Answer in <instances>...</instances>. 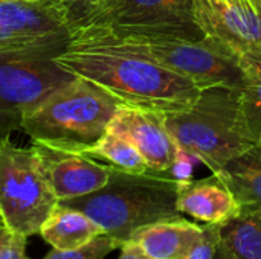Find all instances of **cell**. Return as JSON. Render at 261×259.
<instances>
[{
    "instance_id": "6da1fadb",
    "label": "cell",
    "mask_w": 261,
    "mask_h": 259,
    "mask_svg": "<svg viewBox=\"0 0 261 259\" xmlns=\"http://www.w3.org/2000/svg\"><path fill=\"white\" fill-rule=\"evenodd\" d=\"M55 61L69 73L101 85L122 104L159 113L187 110L200 95L191 79L127 49L96 26L72 29Z\"/></svg>"
},
{
    "instance_id": "7a4b0ae2",
    "label": "cell",
    "mask_w": 261,
    "mask_h": 259,
    "mask_svg": "<svg viewBox=\"0 0 261 259\" xmlns=\"http://www.w3.org/2000/svg\"><path fill=\"white\" fill-rule=\"evenodd\" d=\"M177 188L179 182L168 172L136 174L110 165V176L102 188L58 203L81 211L122 246L144 226L182 217Z\"/></svg>"
},
{
    "instance_id": "3957f363",
    "label": "cell",
    "mask_w": 261,
    "mask_h": 259,
    "mask_svg": "<svg viewBox=\"0 0 261 259\" xmlns=\"http://www.w3.org/2000/svg\"><path fill=\"white\" fill-rule=\"evenodd\" d=\"M121 105L101 85L75 76L24 114L20 128L32 142L84 154L104 136Z\"/></svg>"
},
{
    "instance_id": "277c9868",
    "label": "cell",
    "mask_w": 261,
    "mask_h": 259,
    "mask_svg": "<svg viewBox=\"0 0 261 259\" xmlns=\"http://www.w3.org/2000/svg\"><path fill=\"white\" fill-rule=\"evenodd\" d=\"M239 96L240 89L206 87L200 90L193 107L164 113L165 125L177 147L213 174L255 143L243 124Z\"/></svg>"
},
{
    "instance_id": "5b68a950",
    "label": "cell",
    "mask_w": 261,
    "mask_h": 259,
    "mask_svg": "<svg viewBox=\"0 0 261 259\" xmlns=\"http://www.w3.org/2000/svg\"><path fill=\"white\" fill-rule=\"evenodd\" d=\"M58 202L35 151L0 137L2 224L24 237L40 234Z\"/></svg>"
},
{
    "instance_id": "8992f818",
    "label": "cell",
    "mask_w": 261,
    "mask_h": 259,
    "mask_svg": "<svg viewBox=\"0 0 261 259\" xmlns=\"http://www.w3.org/2000/svg\"><path fill=\"white\" fill-rule=\"evenodd\" d=\"M107 31L127 49L191 79L200 90L214 85L242 89L246 75L211 40L188 41L147 35L128 27L96 26Z\"/></svg>"
},
{
    "instance_id": "52a82bcc",
    "label": "cell",
    "mask_w": 261,
    "mask_h": 259,
    "mask_svg": "<svg viewBox=\"0 0 261 259\" xmlns=\"http://www.w3.org/2000/svg\"><path fill=\"white\" fill-rule=\"evenodd\" d=\"M57 50L0 55V137L20 128L24 114L75 75L57 61Z\"/></svg>"
},
{
    "instance_id": "ba28073f",
    "label": "cell",
    "mask_w": 261,
    "mask_h": 259,
    "mask_svg": "<svg viewBox=\"0 0 261 259\" xmlns=\"http://www.w3.org/2000/svg\"><path fill=\"white\" fill-rule=\"evenodd\" d=\"M205 37L234 60L245 75L261 73V3L258 0H194Z\"/></svg>"
},
{
    "instance_id": "9c48e42d",
    "label": "cell",
    "mask_w": 261,
    "mask_h": 259,
    "mask_svg": "<svg viewBox=\"0 0 261 259\" xmlns=\"http://www.w3.org/2000/svg\"><path fill=\"white\" fill-rule=\"evenodd\" d=\"M128 27L147 35L202 41L194 0H104L76 27Z\"/></svg>"
},
{
    "instance_id": "30bf717a",
    "label": "cell",
    "mask_w": 261,
    "mask_h": 259,
    "mask_svg": "<svg viewBox=\"0 0 261 259\" xmlns=\"http://www.w3.org/2000/svg\"><path fill=\"white\" fill-rule=\"evenodd\" d=\"M69 37L64 0H0V55L61 52Z\"/></svg>"
},
{
    "instance_id": "8fae6325",
    "label": "cell",
    "mask_w": 261,
    "mask_h": 259,
    "mask_svg": "<svg viewBox=\"0 0 261 259\" xmlns=\"http://www.w3.org/2000/svg\"><path fill=\"white\" fill-rule=\"evenodd\" d=\"M130 140L144 157L151 172H167L174 165L180 148L170 134L164 113L122 104L109 125Z\"/></svg>"
},
{
    "instance_id": "7c38bea8",
    "label": "cell",
    "mask_w": 261,
    "mask_h": 259,
    "mask_svg": "<svg viewBox=\"0 0 261 259\" xmlns=\"http://www.w3.org/2000/svg\"><path fill=\"white\" fill-rule=\"evenodd\" d=\"M31 148L35 151L58 200L90 194L109 180L110 165H101L83 153L54 148L40 142H32Z\"/></svg>"
},
{
    "instance_id": "4fadbf2b",
    "label": "cell",
    "mask_w": 261,
    "mask_h": 259,
    "mask_svg": "<svg viewBox=\"0 0 261 259\" xmlns=\"http://www.w3.org/2000/svg\"><path fill=\"white\" fill-rule=\"evenodd\" d=\"M177 209L205 224H223L242 211L239 202L223 180L213 174L199 180L180 182L177 188Z\"/></svg>"
},
{
    "instance_id": "5bb4252c",
    "label": "cell",
    "mask_w": 261,
    "mask_h": 259,
    "mask_svg": "<svg viewBox=\"0 0 261 259\" xmlns=\"http://www.w3.org/2000/svg\"><path fill=\"white\" fill-rule=\"evenodd\" d=\"M203 235V226L184 217L141 227L130 241L138 243L153 259H185Z\"/></svg>"
},
{
    "instance_id": "9a60e30c",
    "label": "cell",
    "mask_w": 261,
    "mask_h": 259,
    "mask_svg": "<svg viewBox=\"0 0 261 259\" xmlns=\"http://www.w3.org/2000/svg\"><path fill=\"white\" fill-rule=\"evenodd\" d=\"M216 176L234 194L242 211H261V142L231 159Z\"/></svg>"
},
{
    "instance_id": "2e32d148",
    "label": "cell",
    "mask_w": 261,
    "mask_h": 259,
    "mask_svg": "<svg viewBox=\"0 0 261 259\" xmlns=\"http://www.w3.org/2000/svg\"><path fill=\"white\" fill-rule=\"evenodd\" d=\"M101 234H104L102 229L86 214L60 203L40 231L43 240L58 250L76 249Z\"/></svg>"
},
{
    "instance_id": "e0dca14e",
    "label": "cell",
    "mask_w": 261,
    "mask_h": 259,
    "mask_svg": "<svg viewBox=\"0 0 261 259\" xmlns=\"http://www.w3.org/2000/svg\"><path fill=\"white\" fill-rule=\"evenodd\" d=\"M220 240L236 259H261V211H240L220 224Z\"/></svg>"
},
{
    "instance_id": "ac0fdd59",
    "label": "cell",
    "mask_w": 261,
    "mask_h": 259,
    "mask_svg": "<svg viewBox=\"0 0 261 259\" xmlns=\"http://www.w3.org/2000/svg\"><path fill=\"white\" fill-rule=\"evenodd\" d=\"M84 154L89 157L102 159L109 165L127 172L144 174L150 171L144 157L135 148V145L121 134L110 130H107L104 136Z\"/></svg>"
},
{
    "instance_id": "d6986e66",
    "label": "cell",
    "mask_w": 261,
    "mask_h": 259,
    "mask_svg": "<svg viewBox=\"0 0 261 259\" xmlns=\"http://www.w3.org/2000/svg\"><path fill=\"white\" fill-rule=\"evenodd\" d=\"M239 105L251 139L255 143L261 142V73L246 76V82L240 89Z\"/></svg>"
},
{
    "instance_id": "ffe728a7",
    "label": "cell",
    "mask_w": 261,
    "mask_h": 259,
    "mask_svg": "<svg viewBox=\"0 0 261 259\" xmlns=\"http://www.w3.org/2000/svg\"><path fill=\"white\" fill-rule=\"evenodd\" d=\"M121 246L115 238L109 237L107 234H101L76 249H70V250L54 249L46 255L44 259H106L109 253H112L115 249Z\"/></svg>"
},
{
    "instance_id": "44dd1931",
    "label": "cell",
    "mask_w": 261,
    "mask_h": 259,
    "mask_svg": "<svg viewBox=\"0 0 261 259\" xmlns=\"http://www.w3.org/2000/svg\"><path fill=\"white\" fill-rule=\"evenodd\" d=\"M220 244V224H203V235L185 259H214Z\"/></svg>"
},
{
    "instance_id": "7402d4cb",
    "label": "cell",
    "mask_w": 261,
    "mask_h": 259,
    "mask_svg": "<svg viewBox=\"0 0 261 259\" xmlns=\"http://www.w3.org/2000/svg\"><path fill=\"white\" fill-rule=\"evenodd\" d=\"M28 237L0 224V259H23Z\"/></svg>"
},
{
    "instance_id": "603a6c76",
    "label": "cell",
    "mask_w": 261,
    "mask_h": 259,
    "mask_svg": "<svg viewBox=\"0 0 261 259\" xmlns=\"http://www.w3.org/2000/svg\"><path fill=\"white\" fill-rule=\"evenodd\" d=\"M104 0H64V9L70 31L78 26L90 12H93Z\"/></svg>"
},
{
    "instance_id": "cb8c5ba5",
    "label": "cell",
    "mask_w": 261,
    "mask_h": 259,
    "mask_svg": "<svg viewBox=\"0 0 261 259\" xmlns=\"http://www.w3.org/2000/svg\"><path fill=\"white\" fill-rule=\"evenodd\" d=\"M121 253L118 259H153L138 243L127 241L119 247Z\"/></svg>"
},
{
    "instance_id": "d4e9b609",
    "label": "cell",
    "mask_w": 261,
    "mask_h": 259,
    "mask_svg": "<svg viewBox=\"0 0 261 259\" xmlns=\"http://www.w3.org/2000/svg\"><path fill=\"white\" fill-rule=\"evenodd\" d=\"M214 259H236L232 255H231V252L225 247V244L222 243V240H220V244H219V249H217V255H216V258Z\"/></svg>"
},
{
    "instance_id": "484cf974",
    "label": "cell",
    "mask_w": 261,
    "mask_h": 259,
    "mask_svg": "<svg viewBox=\"0 0 261 259\" xmlns=\"http://www.w3.org/2000/svg\"><path fill=\"white\" fill-rule=\"evenodd\" d=\"M0 224H2V218H0Z\"/></svg>"
},
{
    "instance_id": "4316f807",
    "label": "cell",
    "mask_w": 261,
    "mask_h": 259,
    "mask_svg": "<svg viewBox=\"0 0 261 259\" xmlns=\"http://www.w3.org/2000/svg\"><path fill=\"white\" fill-rule=\"evenodd\" d=\"M258 2H260V3H261V0H258Z\"/></svg>"
},
{
    "instance_id": "83f0119b",
    "label": "cell",
    "mask_w": 261,
    "mask_h": 259,
    "mask_svg": "<svg viewBox=\"0 0 261 259\" xmlns=\"http://www.w3.org/2000/svg\"><path fill=\"white\" fill-rule=\"evenodd\" d=\"M23 259H26V258H23Z\"/></svg>"
}]
</instances>
